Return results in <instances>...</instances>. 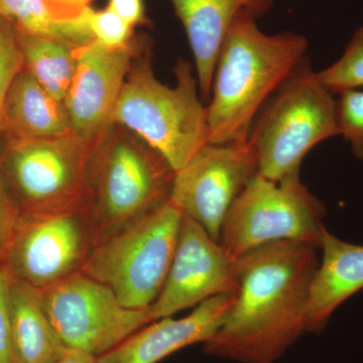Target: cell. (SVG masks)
I'll return each mask as SVG.
<instances>
[{
  "label": "cell",
  "instance_id": "6",
  "mask_svg": "<svg viewBox=\"0 0 363 363\" xmlns=\"http://www.w3.org/2000/svg\"><path fill=\"white\" fill-rule=\"evenodd\" d=\"M95 138L71 135L2 143L0 174L21 214L88 212Z\"/></svg>",
  "mask_w": 363,
  "mask_h": 363
},
{
  "label": "cell",
  "instance_id": "21",
  "mask_svg": "<svg viewBox=\"0 0 363 363\" xmlns=\"http://www.w3.org/2000/svg\"><path fill=\"white\" fill-rule=\"evenodd\" d=\"M317 76L334 95L363 89V26L353 33L340 58L318 71Z\"/></svg>",
  "mask_w": 363,
  "mask_h": 363
},
{
  "label": "cell",
  "instance_id": "1",
  "mask_svg": "<svg viewBox=\"0 0 363 363\" xmlns=\"http://www.w3.org/2000/svg\"><path fill=\"white\" fill-rule=\"evenodd\" d=\"M317 247L277 241L238 259V286L220 328L203 343L208 355L276 363L308 330Z\"/></svg>",
  "mask_w": 363,
  "mask_h": 363
},
{
  "label": "cell",
  "instance_id": "28",
  "mask_svg": "<svg viewBox=\"0 0 363 363\" xmlns=\"http://www.w3.org/2000/svg\"><path fill=\"white\" fill-rule=\"evenodd\" d=\"M95 359L96 357L84 351L67 347L63 355L52 363H95Z\"/></svg>",
  "mask_w": 363,
  "mask_h": 363
},
{
  "label": "cell",
  "instance_id": "23",
  "mask_svg": "<svg viewBox=\"0 0 363 363\" xmlns=\"http://www.w3.org/2000/svg\"><path fill=\"white\" fill-rule=\"evenodd\" d=\"M338 135L350 143L353 155L363 160V89L336 95Z\"/></svg>",
  "mask_w": 363,
  "mask_h": 363
},
{
  "label": "cell",
  "instance_id": "13",
  "mask_svg": "<svg viewBox=\"0 0 363 363\" xmlns=\"http://www.w3.org/2000/svg\"><path fill=\"white\" fill-rule=\"evenodd\" d=\"M150 42L133 37L116 49L96 40L76 48L77 65L64 101L74 135L95 138L111 123L133 60Z\"/></svg>",
  "mask_w": 363,
  "mask_h": 363
},
{
  "label": "cell",
  "instance_id": "10",
  "mask_svg": "<svg viewBox=\"0 0 363 363\" xmlns=\"http://www.w3.org/2000/svg\"><path fill=\"white\" fill-rule=\"evenodd\" d=\"M96 238L88 212L21 214L2 266L33 290L82 271Z\"/></svg>",
  "mask_w": 363,
  "mask_h": 363
},
{
  "label": "cell",
  "instance_id": "15",
  "mask_svg": "<svg viewBox=\"0 0 363 363\" xmlns=\"http://www.w3.org/2000/svg\"><path fill=\"white\" fill-rule=\"evenodd\" d=\"M180 20L194 58L200 95L207 104L221 45L241 13L260 18L276 0H169Z\"/></svg>",
  "mask_w": 363,
  "mask_h": 363
},
{
  "label": "cell",
  "instance_id": "19",
  "mask_svg": "<svg viewBox=\"0 0 363 363\" xmlns=\"http://www.w3.org/2000/svg\"><path fill=\"white\" fill-rule=\"evenodd\" d=\"M90 9L56 0H0V16L11 21L16 30L77 47L95 40L88 23Z\"/></svg>",
  "mask_w": 363,
  "mask_h": 363
},
{
  "label": "cell",
  "instance_id": "9",
  "mask_svg": "<svg viewBox=\"0 0 363 363\" xmlns=\"http://www.w3.org/2000/svg\"><path fill=\"white\" fill-rule=\"evenodd\" d=\"M35 291L67 347L96 357L152 322L150 308L126 307L108 286L82 271L49 288Z\"/></svg>",
  "mask_w": 363,
  "mask_h": 363
},
{
  "label": "cell",
  "instance_id": "24",
  "mask_svg": "<svg viewBox=\"0 0 363 363\" xmlns=\"http://www.w3.org/2000/svg\"><path fill=\"white\" fill-rule=\"evenodd\" d=\"M88 23L95 40L105 47H123L133 39L135 28L107 7L104 11H94L91 7Z\"/></svg>",
  "mask_w": 363,
  "mask_h": 363
},
{
  "label": "cell",
  "instance_id": "22",
  "mask_svg": "<svg viewBox=\"0 0 363 363\" xmlns=\"http://www.w3.org/2000/svg\"><path fill=\"white\" fill-rule=\"evenodd\" d=\"M23 69L16 26L0 16V149L4 142V112L14 78Z\"/></svg>",
  "mask_w": 363,
  "mask_h": 363
},
{
  "label": "cell",
  "instance_id": "11",
  "mask_svg": "<svg viewBox=\"0 0 363 363\" xmlns=\"http://www.w3.org/2000/svg\"><path fill=\"white\" fill-rule=\"evenodd\" d=\"M257 173L247 142L207 143L176 172L169 202L219 240L229 210Z\"/></svg>",
  "mask_w": 363,
  "mask_h": 363
},
{
  "label": "cell",
  "instance_id": "14",
  "mask_svg": "<svg viewBox=\"0 0 363 363\" xmlns=\"http://www.w3.org/2000/svg\"><path fill=\"white\" fill-rule=\"evenodd\" d=\"M235 295L217 296L185 317L150 322L95 359V363H157L177 351L205 343L220 328Z\"/></svg>",
  "mask_w": 363,
  "mask_h": 363
},
{
  "label": "cell",
  "instance_id": "26",
  "mask_svg": "<svg viewBox=\"0 0 363 363\" xmlns=\"http://www.w3.org/2000/svg\"><path fill=\"white\" fill-rule=\"evenodd\" d=\"M11 276L0 264V363H14L11 345Z\"/></svg>",
  "mask_w": 363,
  "mask_h": 363
},
{
  "label": "cell",
  "instance_id": "3",
  "mask_svg": "<svg viewBox=\"0 0 363 363\" xmlns=\"http://www.w3.org/2000/svg\"><path fill=\"white\" fill-rule=\"evenodd\" d=\"M193 69L187 60H179L175 86L164 85L155 74L150 42L133 60L111 117L157 150L175 172L208 143L206 104Z\"/></svg>",
  "mask_w": 363,
  "mask_h": 363
},
{
  "label": "cell",
  "instance_id": "4",
  "mask_svg": "<svg viewBox=\"0 0 363 363\" xmlns=\"http://www.w3.org/2000/svg\"><path fill=\"white\" fill-rule=\"evenodd\" d=\"M175 174L140 136L108 124L95 138L88 166L96 245L168 203Z\"/></svg>",
  "mask_w": 363,
  "mask_h": 363
},
{
  "label": "cell",
  "instance_id": "2",
  "mask_svg": "<svg viewBox=\"0 0 363 363\" xmlns=\"http://www.w3.org/2000/svg\"><path fill=\"white\" fill-rule=\"evenodd\" d=\"M257 20L241 13L221 45L206 104L208 143H247L262 107L307 59L305 35H269Z\"/></svg>",
  "mask_w": 363,
  "mask_h": 363
},
{
  "label": "cell",
  "instance_id": "25",
  "mask_svg": "<svg viewBox=\"0 0 363 363\" xmlns=\"http://www.w3.org/2000/svg\"><path fill=\"white\" fill-rule=\"evenodd\" d=\"M21 216L20 208L0 174V264L6 259Z\"/></svg>",
  "mask_w": 363,
  "mask_h": 363
},
{
  "label": "cell",
  "instance_id": "12",
  "mask_svg": "<svg viewBox=\"0 0 363 363\" xmlns=\"http://www.w3.org/2000/svg\"><path fill=\"white\" fill-rule=\"evenodd\" d=\"M238 286V259L206 229L183 215L168 276L150 306L152 321L175 316L217 296L236 295Z\"/></svg>",
  "mask_w": 363,
  "mask_h": 363
},
{
  "label": "cell",
  "instance_id": "27",
  "mask_svg": "<svg viewBox=\"0 0 363 363\" xmlns=\"http://www.w3.org/2000/svg\"><path fill=\"white\" fill-rule=\"evenodd\" d=\"M107 9H111L128 25H143L147 21L143 0H109Z\"/></svg>",
  "mask_w": 363,
  "mask_h": 363
},
{
  "label": "cell",
  "instance_id": "29",
  "mask_svg": "<svg viewBox=\"0 0 363 363\" xmlns=\"http://www.w3.org/2000/svg\"><path fill=\"white\" fill-rule=\"evenodd\" d=\"M56 1L69 4V6L87 7L90 6L91 0H56Z\"/></svg>",
  "mask_w": 363,
  "mask_h": 363
},
{
  "label": "cell",
  "instance_id": "20",
  "mask_svg": "<svg viewBox=\"0 0 363 363\" xmlns=\"http://www.w3.org/2000/svg\"><path fill=\"white\" fill-rule=\"evenodd\" d=\"M16 32L23 69L55 99L65 101L77 65V45L55 38L30 35L18 30Z\"/></svg>",
  "mask_w": 363,
  "mask_h": 363
},
{
  "label": "cell",
  "instance_id": "17",
  "mask_svg": "<svg viewBox=\"0 0 363 363\" xmlns=\"http://www.w3.org/2000/svg\"><path fill=\"white\" fill-rule=\"evenodd\" d=\"M71 135L74 133L64 102L55 99L23 69L14 78L7 95L4 112V142Z\"/></svg>",
  "mask_w": 363,
  "mask_h": 363
},
{
  "label": "cell",
  "instance_id": "18",
  "mask_svg": "<svg viewBox=\"0 0 363 363\" xmlns=\"http://www.w3.org/2000/svg\"><path fill=\"white\" fill-rule=\"evenodd\" d=\"M11 345L14 363H52L67 350L33 289L11 277Z\"/></svg>",
  "mask_w": 363,
  "mask_h": 363
},
{
  "label": "cell",
  "instance_id": "5",
  "mask_svg": "<svg viewBox=\"0 0 363 363\" xmlns=\"http://www.w3.org/2000/svg\"><path fill=\"white\" fill-rule=\"evenodd\" d=\"M338 135L336 95L306 59L262 107L247 143L260 175L281 181L300 173L310 150Z\"/></svg>",
  "mask_w": 363,
  "mask_h": 363
},
{
  "label": "cell",
  "instance_id": "7",
  "mask_svg": "<svg viewBox=\"0 0 363 363\" xmlns=\"http://www.w3.org/2000/svg\"><path fill=\"white\" fill-rule=\"evenodd\" d=\"M183 214L168 202L98 243L82 272L131 309H150L166 281Z\"/></svg>",
  "mask_w": 363,
  "mask_h": 363
},
{
  "label": "cell",
  "instance_id": "8",
  "mask_svg": "<svg viewBox=\"0 0 363 363\" xmlns=\"http://www.w3.org/2000/svg\"><path fill=\"white\" fill-rule=\"evenodd\" d=\"M324 214L323 204L300 173L278 182L257 173L229 210L218 241L235 259L277 241L319 248Z\"/></svg>",
  "mask_w": 363,
  "mask_h": 363
},
{
  "label": "cell",
  "instance_id": "16",
  "mask_svg": "<svg viewBox=\"0 0 363 363\" xmlns=\"http://www.w3.org/2000/svg\"><path fill=\"white\" fill-rule=\"evenodd\" d=\"M322 259L310 289L307 333H320L339 306L363 289V247L339 240L326 228Z\"/></svg>",
  "mask_w": 363,
  "mask_h": 363
}]
</instances>
